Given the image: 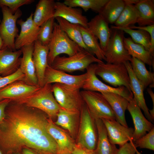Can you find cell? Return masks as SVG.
Returning a JSON list of instances; mask_svg holds the SVG:
<instances>
[{
    "mask_svg": "<svg viewBox=\"0 0 154 154\" xmlns=\"http://www.w3.org/2000/svg\"><path fill=\"white\" fill-rule=\"evenodd\" d=\"M44 112L17 102H9L0 121V149L3 154L23 146L48 153L58 151L57 145L47 130Z\"/></svg>",
    "mask_w": 154,
    "mask_h": 154,
    "instance_id": "1",
    "label": "cell"
},
{
    "mask_svg": "<svg viewBox=\"0 0 154 154\" xmlns=\"http://www.w3.org/2000/svg\"><path fill=\"white\" fill-rule=\"evenodd\" d=\"M14 101L38 109L50 118L56 116L62 108L54 98L51 84H45L29 96Z\"/></svg>",
    "mask_w": 154,
    "mask_h": 154,
    "instance_id": "2",
    "label": "cell"
},
{
    "mask_svg": "<svg viewBox=\"0 0 154 154\" xmlns=\"http://www.w3.org/2000/svg\"><path fill=\"white\" fill-rule=\"evenodd\" d=\"M48 46V62L50 66L55 58L60 54H64L70 56L84 49L70 39L56 22Z\"/></svg>",
    "mask_w": 154,
    "mask_h": 154,
    "instance_id": "3",
    "label": "cell"
},
{
    "mask_svg": "<svg viewBox=\"0 0 154 154\" xmlns=\"http://www.w3.org/2000/svg\"><path fill=\"white\" fill-rule=\"evenodd\" d=\"M94 55L83 49L70 56L56 57L51 66L52 68L64 72L83 71L94 63L103 62Z\"/></svg>",
    "mask_w": 154,
    "mask_h": 154,
    "instance_id": "4",
    "label": "cell"
},
{
    "mask_svg": "<svg viewBox=\"0 0 154 154\" xmlns=\"http://www.w3.org/2000/svg\"><path fill=\"white\" fill-rule=\"evenodd\" d=\"M96 75L115 87L124 86L131 92L128 73L124 64L97 63L95 70Z\"/></svg>",
    "mask_w": 154,
    "mask_h": 154,
    "instance_id": "5",
    "label": "cell"
},
{
    "mask_svg": "<svg viewBox=\"0 0 154 154\" xmlns=\"http://www.w3.org/2000/svg\"><path fill=\"white\" fill-rule=\"evenodd\" d=\"M54 98L60 107L68 111L80 112L84 105L80 89L58 83L52 85Z\"/></svg>",
    "mask_w": 154,
    "mask_h": 154,
    "instance_id": "6",
    "label": "cell"
},
{
    "mask_svg": "<svg viewBox=\"0 0 154 154\" xmlns=\"http://www.w3.org/2000/svg\"><path fill=\"white\" fill-rule=\"evenodd\" d=\"M80 112V124L77 145L89 150L94 151L98 140L95 120L90 114L85 103Z\"/></svg>",
    "mask_w": 154,
    "mask_h": 154,
    "instance_id": "7",
    "label": "cell"
},
{
    "mask_svg": "<svg viewBox=\"0 0 154 154\" xmlns=\"http://www.w3.org/2000/svg\"><path fill=\"white\" fill-rule=\"evenodd\" d=\"M81 92L90 114L95 120L103 118L116 120L110 105L101 93L84 90Z\"/></svg>",
    "mask_w": 154,
    "mask_h": 154,
    "instance_id": "8",
    "label": "cell"
},
{
    "mask_svg": "<svg viewBox=\"0 0 154 154\" xmlns=\"http://www.w3.org/2000/svg\"><path fill=\"white\" fill-rule=\"evenodd\" d=\"M1 8L3 19L0 24V34L3 40V49L16 51L15 47V38L18 36V29L17 27V19L22 15L19 9L14 14L7 7Z\"/></svg>",
    "mask_w": 154,
    "mask_h": 154,
    "instance_id": "9",
    "label": "cell"
},
{
    "mask_svg": "<svg viewBox=\"0 0 154 154\" xmlns=\"http://www.w3.org/2000/svg\"><path fill=\"white\" fill-rule=\"evenodd\" d=\"M111 35L104 52L105 61L111 64H124L130 62L131 56L125 48L123 43L124 32L111 28Z\"/></svg>",
    "mask_w": 154,
    "mask_h": 154,
    "instance_id": "10",
    "label": "cell"
},
{
    "mask_svg": "<svg viewBox=\"0 0 154 154\" xmlns=\"http://www.w3.org/2000/svg\"><path fill=\"white\" fill-rule=\"evenodd\" d=\"M96 64H91L86 69V80L82 88L84 90L100 92H111L123 96L129 102L133 98L132 92L126 88L121 86L114 88L107 85L97 78L95 73Z\"/></svg>",
    "mask_w": 154,
    "mask_h": 154,
    "instance_id": "11",
    "label": "cell"
},
{
    "mask_svg": "<svg viewBox=\"0 0 154 154\" xmlns=\"http://www.w3.org/2000/svg\"><path fill=\"white\" fill-rule=\"evenodd\" d=\"M86 77V73L80 75H71L54 69L48 65L44 73V84L58 83L80 89L82 88Z\"/></svg>",
    "mask_w": 154,
    "mask_h": 154,
    "instance_id": "12",
    "label": "cell"
},
{
    "mask_svg": "<svg viewBox=\"0 0 154 154\" xmlns=\"http://www.w3.org/2000/svg\"><path fill=\"white\" fill-rule=\"evenodd\" d=\"M106 129L110 143L121 146L132 140L134 128L124 126L115 119H101Z\"/></svg>",
    "mask_w": 154,
    "mask_h": 154,
    "instance_id": "13",
    "label": "cell"
},
{
    "mask_svg": "<svg viewBox=\"0 0 154 154\" xmlns=\"http://www.w3.org/2000/svg\"><path fill=\"white\" fill-rule=\"evenodd\" d=\"M33 15V13H32L25 21L22 19L17 21V23L21 27V30L19 35L15 40L16 50L33 44L37 40L40 27L34 23Z\"/></svg>",
    "mask_w": 154,
    "mask_h": 154,
    "instance_id": "14",
    "label": "cell"
},
{
    "mask_svg": "<svg viewBox=\"0 0 154 154\" xmlns=\"http://www.w3.org/2000/svg\"><path fill=\"white\" fill-rule=\"evenodd\" d=\"M127 109L131 116L134 125L132 140L134 141L149 131L154 127V125L144 116L133 98L129 102Z\"/></svg>",
    "mask_w": 154,
    "mask_h": 154,
    "instance_id": "15",
    "label": "cell"
},
{
    "mask_svg": "<svg viewBox=\"0 0 154 154\" xmlns=\"http://www.w3.org/2000/svg\"><path fill=\"white\" fill-rule=\"evenodd\" d=\"M40 88L29 85L23 80L17 81L0 90V100L8 99L15 101L29 96Z\"/></svg>",
    "mask_w": 154,
    "mask_h": 154,
    "instance_id": "16",
    "label": "cell"
},
{
    "mask_svg": "<svg viewBox=\"0 0 154 154\" xmlns=\"http://www.w3.org/2000/svg\"><path fill=\"white\" fill-rule=\"evenodd\" d=\"M34 48V43L20 49L23 56L20 58L19 68L25 76L23 81L29 85L39 86L33 59Z\"/></svg>",
    "mask_w": 154,
    "mask_h": 154,
    "instance_id": "17",
    "label": "cell"
},
{
    "mask_svg": "<svg viewBox=\"0 0 154 154\" xmlns=\"http://www.w3.org/2000/svg\"><path fill=\"white\" fill-rule=\"evenodd\" d=\"M55 9L54 18L60 17L70 23L87 28L88 19L83 15L81 8L69 6L64 2L56 1Z\"/></svg>",
    "mask_w": 154,
    "mask_h": 154,
    "instance_id": "18",
    "label": "cell"
},
{
    "mask_svg": "<svg viewBox=\"0 0 154 154\" xmlns=\"http://www.w3.org/2000/svg\"><path fill=\"white\" fill-rule=\"evenodd\" d=\"M48 45L42 44L37 40L34 42L33 59L38 79V85L40 87L44 85V73L49 65L48 62Z\"/></svg>",
    "mask_w": 154,
    "mask_h": 154,
    "instance_id": "19",
    "label": "cell"
},
{
    "mask_svg": "<svg viewBox=\"0 0 154 154\" xmlns=\"http://www.w3.org/2000/svg\"><path fill=\"white\" fill-rule=\"evenodd\" d=\"M127 70L130 80V86L133 98L141 109L144 112L146 118L152 123L153 122L150 114L149 109L145 103L143 91L145 88L134 73L130 62L124 63Z\"/></svg>",
    "mask_w": 154,
    "mask_h": 154,
    "instance_id": "20",
    "label": "cell"
},
{
    "mask_svg": "<svg viewBox=\"0 0 154 154\" xmlns=\"http://www.w3.org/2000/svg\"><path fill=\"white\" fill-rule=\"evenodd\" d=\"M109 24L100 14H98L88 22L87 28L99 40L104 52L110 38L111 30Z\"/></svg>",
    "mask_w": 154,
    "mask_h": 154,
    "instance_id": "21",
    "label": "cell"
},
{
    "mask_svg": "<svg viewBox=\"0 0 154 154\" xmlns=\"http://www.w3.org/2000/svg\"><path fill=\"white\" fill-rule=\"evenodd\" d=\"M21 49L15 51L8 49L0 52V75L5 76L10 75L19 67Z\"/></svg>",
    "mask_w": 154,
    "mask_h": 154,
    "instance_id": "22",
    "label": "cell"
},
{
    "mask_svg": "<svg viewBox=\"0 0 154 154\" xmlns=\"http://www.w3.org/2000/svg\"><path fill=\"white\" fill-rule=\"evenodd\" d=\"M112 108L116 117V120L122 125L128 127L125 117L129 101L118 94L111 92L101 93Z\"/></svg>",
    "mask_w": 154,
    "mask_h": 154,
    "instance_id": "23",
    "label": "cell"
},
{
    "mask_svg": "<svg viewBox=\"0 0 154 154\" xmlns=\"http://www.w3.org/2000/svg\"><path fill=\"white\" fill-rule=\"evenodd\" d=\"M47 130L49 133L56 143L58 151H72L76 145L72 139L64 130L48 119Z\"/></svg>",
    "mask_w": 154,
    "mask_h": 154,
    "instance_id": "24",
    "label": "cell"
},
{
    "mask_svg": "<svg viewBox=\"0 0 154 154\" xmlns=\"http://www.w3.org/2000/svg\"><path fill=\"white\" fill-rule=\"evenodd\" d=\"M98 131V140L95 154H115L117 148L109 139L105 127L101 119H95Z\"/></svg>",
    "mask_w": 154,
    "mask_h": 154,
    "instance_id": "25",
    "label": "cell"
},
{
    "mask_svg": "<svg viewBox=\"0 0 154 154\" xmlns=\"http://www.w3.org/2000/svg\"><path fill=\"white\" fill-rule=\"evenodd\" d=\"M123 43L125 48L131 57L135 58L154 68V56L142 45L134 42L130 37H124Z\"/></svg>",
    "mask_w": 154,
    "mask_h": 154,
    "instance_id": "26",
    "label": "cell"
},
{
    "mask_svg": "<svg viewBox=\"0 0 154 154\" xmlns=\"http://www.w3.org/2000/svg\"><path fill=\"white\" fill-rule=\"evenodd\" d=\"M56 2L54 0H40L33 13L34 23L40 27L44 23L54 17Z\"/></svg>",
    "mask_w": 154,
    "mask_h": 154,
    "instance_id": "27",
    "label": "cell"
},
{
    "mask_svg": "<svg viewBox=\"0 0 154 154\" xmlns=\"http://www.w3.org/2000/svg\"><path fill=\"white\" fill-rule=\"evenodd\" d=\"M139 14L137 23L139 26L154 24V1L139 0L134 5Z\"/></svg>",
    "mask_w": 154,
    "mask_h": 154,
    "instance_id": "28",
    "label": "cell"
},
{
    "mask_svg": "<svg viewBox=\"0 0 154 154\" xmlns=\"http://www.w3.org/2000/svg\"><path fill=\"white\" fill-rule=\"evenodd\" d=\"M132 68L136 78L143 85L145 89L148 86L154 87V73L148 71L145 64L137 58L132 57L130 61Z\"/></svg>",
    "mask_w": 154,
    "mask_h": 154,
    "instance_id": "29",
    "label": "cell"
},
{
    "mask_svg": "<svg viewBox=\"0 0 154 154\" xmlns=\"http://www.w3.org/2000/svg\"><path fill=\"white\" fill-rule=\"evenodd\" d=\"M125 5L124 0H108L98 14L108 24H114Z\"/></svg>",
    "mask_w": 154,
    "mask_h": 154,
    "instance_id": "30",
    "label": "cell"
},
{
    "mask_svg": "<svg viewBox=\"0 0 154 154\" xmlns=\"http://www.w3.org/2000/svg\"><path fill=\"white\" fill-rule=\"evenodd\" d=\"M79 28L82 34L84 42L90 52L95 55L99 60L105 61L104 52L102 50L98 39L88 29L80 25Z\"/></svg>",
    "mask_w": 154,
    "mask_h": 154,
    "instance_id": "31",
    "label": "cell"
},
{
    "mask_svg": "<svg viewBox=\"0 0 154 154\" xmlns=\"http://www.w3.org/2000/svg\"><path fill=\"white\" fill-rule=\"evenodd\" d=\"M55 19L57 20L61 29L70 39L83 49L90 52L83 41L82 34L79 28V25L70 23L60 17H57Z\"/></svg>",
    "mask_w": 154,
    "mask_h": 154,
    "instance_id": "32",
    "label": "cell"
},
{
    "mask_svg": "<svg viewBox=\"0 0 154 154\" xmlns=\"http://www.w3.org/2000/svg\"><path fill=\"white\" fill-rule=\"evenodd\" d=\"M79 113L62 108L57 115V118L55 124L67 130L70 134L74 135L76 133L77 118Z\"/></svg>",
    "mask_w": 154,
    "mask_h": 154,
    "instance_id": "33",
    "label": "cell"
},
{
    "mask_svg": "<svg viewBox=\"0 0 154 154\" xmlns=\"http://www.w3.org/2000/svg\"><path fill=\"white\" fill-rule=\"evenodd\" d=\"M111 27L122 30L128 34L134 42L142 45L154 56V51L151 48L150 36L147 32L142 30H134L129 27H120L115 26H112Z\"/></svg>",
    "mask_w": 154,
    "mask_h": 154,
    "instance_id": "34",
    "label": "cell"
},
{
    "mask_svg": "<svg viewBox=\"0 0 154 154\" xmlns=\"http://www.w3.org/2000/svg\"><path fill=\"white\" fill-rule=\"evenodd\" d=\"M139 17L138 11L134 5L125 4L124 9L114 23L115 26L128 28L137 23Z\"/></svg>",
    "mask_w": 154,
    "mask_h": 154,
    "instance_id": "35",
    "label": "cell"
},
{
    "mask_svg": "<svg viewBox=\"0 0 154 154\" xmlns=\"http://www.w3.org/2000/svg\"><path fill=\"white\" fill-rule=\"evenodd\" d=\"M108 0H65L66 5L82 8L85 11L91 9L98 14Z\"/></svg>",
    "mask_w": 154,
    "mask_h": 154,
    "instance_id": "36",
    "label": "cell"
},
{
    "mask_svg": "<svg viewBox=\"0 0 154 154\" xmlns=\"http://www.w3.org/2000/svg\"><path fill=\"white\" fill-rule=\"evenodd\" d=\"M55 19L50 18L40 27L37 40L42 44L48 45L51 38L54 26Z\"/></svg>",
    "mask_w": 154,
    "mask_h": 154,
    "instance_id": "37",
    "label": "cell"
},
{
    "mask_svg": "<svg viewBox=\"0 0 154 154\" xmlns=\"http://www.w3.org/2000/svg\"><path fill=\"white\" fill-rule=\"evenodd\" d=\"M136 147L154 150V127L148 133L133 141Z\"/></svg>",
    "mask_w": 154,
    "mask_h": 154,
    "instance_id": "38",
    "label": "cell"
},
{
    "mask_svg": "<svg viewBox=\"0 0 154 154\" xmlns=\"http://www.w3.org/2000/svg\"><path fill=\"white\" fill-rule=\"evenodd\" d=\"M24 74L19 68L12 74L5 76L0 75V90L10 84L18 80H23Z\"/></svg>",
    "mask_w": 154,
    "mask_h": 154,
    "instance_id": "39",
    "label": "cell"
},
{
    "mask_svg": "<svg viewBox=\"0 0 154 154\" xmlns=\"http://www.w3.org/2000/svg\"><path fill=\"white\" fill-rule=\"evenodd\" d=\"M34 1L33 0H0V7L6 6L14 14L20 7L31 4Z\"/></svg>",
    "mask_w": 154,
    "mask_h": 154,
    "instance_id": "40",
    "label": "cell"
},
{
    "mask_svg": "<svg viewBox=\"0 0 154 154\" xmlns=\"http://www.w3.org/2000/svg\"><path fill=\"white\" fill-rule=\"evenodd\" d=\"M117 149L115 154H136L137 150L133 142L131 140Z\"/></svg>",
    "mask_w": 154,
    "mask_h": 154,
    "instance_id": "41",
    "label": "cell"
},
{
    "mask_svg": "<svg viewBox=\"0 0 154 154\" xmlns=\"http://www.w3.org/2000/svg\"><path fill=\"white\" fill-rule=\"evenodd\" d=\"M129 28L133 29L142 30L148 33L150 36L151 48L154 51V24L142 27L133 26Z\"/></svg>",
    "mask_w": 154,
    "mask_h": 154,
    "instance_id": "42",
    "label": "cell"
},
{
    "mask_svg": "<svg viewBox=\"0 0 154 154\" xmlns=\"http://www.w3.org/2000/svg\"><path fill=\"white\" fill-rule=\"evenodd\" d=\"M72 154H95L94 151H91L76 145L71 152Z\"/></svg>",
    "mask_w": 154,
    "mask_h": 154,
    "instance_id": "43",
    "label": "cell"
},
{
    "mask_svg": "<svg viewBox=\"0 0 154 154\" xmlns=\"http://www.w3.org/2000/svg\"><path fill=\"white\" fill-rule=\"evenodd\" d=\"M11 101L8 99L0 100V121L5 117V109Z\"/></svg>",
    "mask_w": 154,
    "mask_h": 154,
    "instance_id": "44",
    "label": "cell"
},
{
    "mask_svg": "<svg viewBox=\"0 0 154 154\" xmlns=\"http://www.w3.org/2000/svg\"><path fill=\"white\" fill-rule=\"evenodd\" d=\"M125 4L135 5L137 3L139 0H124Z\"/></svg>",
    "mask_w": 154,
    "mask_h": 154,
    "instance_id": "45",
    "label": "cell"
},
{
    "mask_svg": "<svg viewBox=\"0 0 154 154\" xmlns=\"http://www.w3.org/2000/svg\"><path fill=\"white\" fill-rule=\"evenodd\" d=\"M23 154H35L30 150L27 149H25L23 151Z\"/></svg>",
    "mask_w": 154,
    "mask_h": 154,
    "instance_id": "46",
    "label": "cell"
},
{
    "mask_svg": "<svg viewBox=\"0 0 154 154\" xmlns=\"http://www.w3.org/2000/svg\"><path fill=\"white\" fill-rule=\"evenodd\" d=\"M1 20L0 19V24L1 23ZM3 43L0 34V52H1L3 49Z\"/></svg>",
    "mask_w": 154,
    "mask_h": 154,
    "instance_id": "47",
    "label": "cell"
},
{
    "mask_svg": "<svg viewBox=\"0 0 154 154\" xmlns=\"http://www.w3.org/2000/svg\"><path fill=\"white\" fill-rule=\"evenodd\" d=\"M58 154H72L71 152L68 151H64L59 152Z\"/></svg>",
    "mask_w": 154,
    "mask_h": 154,
    "instance_id": "48",
    "label": "cell"
},
{
    "mask_svg": "<svg viewBox=\"0 0 154 154\" xmlns=\"http://www.w3.org/2000/svg\"><path fill=\"white\" fill-rule=\"evenodd\" d=\"M136 154H141V153L138 151L137 150H136Z\"/></svg>",
    "mask_w": 154,
    "mask_h": 154,
    "instance_id": "49",
    "label": "cell"
},
{
    "mask_svg": "<svg viewBox=\"0 0 154 154\" xmlns=\"http://www.w3.org/2000/svg\"><path fill=\"white\" fill-rule=\"evenodd\" d=\"M0 154H3L0 149Z\"/></svg>",
    "mask_w": 154,
    "mask_h": 154,
    "instance_id": "50",
    "label": "cell"
},
{
    "mask_svg": "<svg viewBox=\"0 0 154 154\" xmlns=\"http://www.w3.org/2000/svg\"><path fill=\"white\" fill-rule=\"evenodd\" d=\"M14 154H19L18 153H15Z\"/></svg>",
    "mask_w": 154,
    "mask_h": 154,
    "instance_id": "51",
    "label": "cell"
}]
</instances>
